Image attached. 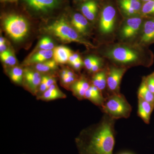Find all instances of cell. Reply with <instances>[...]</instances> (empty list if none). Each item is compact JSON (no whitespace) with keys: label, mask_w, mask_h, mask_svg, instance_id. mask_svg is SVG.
<instances>
[{"label":"cell","mask_w":154,"mask_h":154,"mask_svg":"<svg viewBox=\"0 0 154 154\" xmlns=\"http://www.w3.org/2000/svg\"><path fill=\"white\" fill-rule=\"evenodd\" d=\"M115 123L105 114L99 123L82 131L75 140L79 154H113Z\"/></svg>","instance_id":"1"},{"label":"cell","mask_w":154,"mask_h":154,"mask_svg":"<svg viewBox=\"0 0 154 154\" xmlns=\"http://www.w3.org/2000/svg\"><path fill=\"white\" fill-rule=\"evenodd\" d=\"M105 56L116 66L128 69L143 66H150L154 61L152 53L143 46L126 43L113 45L105 49Z\"/></svg>","instance_id":"2"},{"label":"cell","mask_w":154,"mask_h":154,"mask_svg":"<svg viewBox=\"0 0 154 154\" xmlns=\"http://www.w3.org/2000/svg\"><path fill=\"white\" fill-rule=\"evenodd\" d=\"M101 109L103 113L115 120L128 118L132 111L131 105L121 93L107 94Z\"/></svg>","instance_id":"3"},{"label":"cell","mask_w":154,"mask_h":154,"mask_svg":"<svg viewBox=\"0 0 154 154\" xmlns=\"http://www.w3.org/2000/svg\"><path fill=\"white\" fill-rule=\"evenodd\" d=\"M46 30L64 42H78L87 47H94L93 44L81 37L79 33L63 18L56 20L48 26Z\"/></svg>","instance_id":"4"},{"label":"cell","mask_w":154,"mask_h":154,"mask_svg":"<svg viewBox=\"0 0 154 154\" xmlns=\"http://www.w3.org/2000/svg\"><path fill=\"white\" fill-rule=\"evenodd\" d=\"M4 25L6 32L16 41L23 39L29 30L27 20L18 15H11L6 17L4 20Z\"/></svg>","instance_id":"5"},{"label":"cell","mask_w":154,"mask_h":154,"mask_svg":"<svg viewBox=\"0 0 154 154\" xmlns=\"http://www.w3.org/2000/svg\"><path fill=\"white\" fill-rule=\"evenodd\" d=\"M116 11L112 5H107L102 9L99 22V31L102 35H110L115 28Z\"/></svg>","instance_id":"6"},{"label":"cell","mask_w":154,"mask_h":154,"mask_svg":"<svg viewBox=\"0 0 154 154\" xmlns=\"http://www.w3.org/2000/svg\"><path fill=\"white\" fill-rule=\"evenodd\" d=\"M127 69L125 68L115 65L107 69V89L108 91L107 94L120 93L122 79Z\"/></svg>","instance_id":"7"},{"label":"cell","mask_w":154,"mask_h":154,"mask_svg":"<svg viewBox=\"0 0 154 154\" xmlns=\"http://www.w3.org/2000/svg\"><path fill=\"white\" fill-rule=\"evenodd\" d=\"M143 19L138 17H130L125 21L120 30V36L124 39H131L137 35L142 28Z\"/></svg>","instance_id":"8"},{"label":"cell","mask_w":154,"mask_h":154,"mask_svg":"<svg viewBox=\"0 0 154 154\" xmlns=\"http://www.w3.org/2000/svg\"><path fill=\"white\" fill-rule=\"evenodd\" d=\"M42 78L41 75L37 71L30 69L24 70L23 79L25 88L33 95L38 94Z\"/></svg>","instance_id":"9"},{"label":"cell","mask_w":154,"mask_h":154,"mask_svg":"<svg viewBox=\"0 0 154 154\" xmlns=\"http://www.w3.org/2000/svg\"><path fill=\"white\" fill-rule=\"evenodd\" d=\"M140 0H118L119 8L127 17H132L141 12L142 4Z\"/></svg>","instance_id":"10"},{"label":"cell","mask_w":154,"mask_h":154,"mask_svg":"<svg viewBox=\"0 0 154 154\" xmlns=\"http://www.w3.org/2000/svg\"><path fill=\"white\" fill-rule=\"evenodd\" d=\"M141 34L140 44L146 46L154 42V17L143 23Z\"/></svg>","instance_id":"11"},{"label":"cell","mask_w":154,"mask_h":154,"mask_svg":"<svg viewBox=\"0 0 154 154\" xmlns=\"http://www.w3.org/2000/svg\"><path fill=\"white\" fill-rule=\"evenodd\" d=\"M88 19L83 14H74L71 20L72 25L80 34L86 36L89 34V25Z\"/></svg>","instance_id":"12"},{"label":"cell","mask_w":154,"mask_h":154,"mask_svg":"<svg viewBox=\"0 0 154 154\" xmlns=\"http://www.w3.org/2000/svg\"><path fill=\"white\" fill-rule=\"evenodd\" d=\"M28 6L36 11L46 12L54 8L58 5L59 0H24Z\"/></svg>","instance_id":"13"},{"label":"cell","mask_w":154,"mask_h":154,"mask_svg":"<svg viewBox=\"0 0 154 154\" xmlns=\"http://www.w3.org/2000/svg\"><path fill=\"white\" fill-rule=\"evenodd\" d=\"M138 116L145 123L149 124L150 121L152 113L154 109V106L141 98L138 97Z\"/></svg>","instance_id":"14"},{"label":"cell","mask_w":154,"mask_h":154,"mask_svg":"<svg viewBox=\"0 0 154 154\" xmlns=\"http://www.w3.org/2000/svg\"><path fill=\"white\" fill-rule=\"evenodd\" d=\"M91 85L88 80L82 78L75 82L70 86V89L74 96L79 100H82L85 99L86 92Z\"/></svg>","instance_id":"15"},{"label":"cell","mask_w":154,"mask_h":154,"mask_svg":"<svg viewBox=\"0 0 154 154\" xmlns=\"http://www.w3.org/2000/svg\"><path fill=\"white\" fill-rule=\"evenodd\" d=\"M85 99H88L94 105L101 107L105 101V97L102 91L91 84L86 92Z\"/></svg>","instance_id":"16"},{"label":"cell","mask_w":154,"mask_h":154,"mask_svg":"<svg viewBox=\"0 0 154 154\" xmlns=\"http://www.w3.org/2000/svg\"><path fill=\"white\" fill-rule=\"evenodd\" d=\"M66 95L59 89L56 84L49 87L44 93L38 96V99L45 101L66 98Z\"/></svg>","instance_id":"17"},{"label":"cell","mask_w":154,"mask_h":154,"mask_svg":"<svg viewBox=\"0 0 154 154\" xmlns=\"http://www.w3.org/2000/svg\"><path fill=\"white\" fill-rule=\"evenodd\" d=\"M92 85L98 88L104 94L103 92H105L107 89V69H104L94 74L92 77Z\"/></svg>","instance_id":"18"},{"label":"cell","mask_w":154,"mask_h":154,"mask_svg":"<svg viewBox=\"0 0 154 154\" xmlns=\"http://www.w3.org/2000/svg\"><path fill=\"white\" fill-rule=\"evenodd\" d=\"M72 54L71 51L69 48L60 46L54 49L53 57L57 63H65L68 62L69 57Z\"/></svg>","instance_id":"19"},{"label":"cell","mask_w":154,"mask_h":154,"mask_svg":"<svg viewBox=\"0 0 154 154\" xmlns=\"http://www.w3.org/2000/svg\"><path fill=\"white\" fill-rule=\"evenodd\" d=\"M82 14L90 21H94L96 18L98 5L97 3L94 1H89L84 3L81 8Z\"/></svg>","instance_id":"20"},{"label":"cell","mask_w":154,"mask_h":154,"mask_svg":"<svg viewBox=\"0 0 154 154\" xmlns=\"http://www.w3.org/2000/svg\"><path fill=\"white\" fill-rule=\"evenodd\" d=\"M138 97L143 99L154 106V94L149 90L143 78L138 89Z\"/></svg>","instance_id":"21"},{"label":"cell","mask_w":154,"mask_h":154,"mask_svg":"<svg viewBox=\"0 0 154 154\" xmlns=\"http://www.w3.org/2000/svg\"><path fill=\"white\" fill-rule=\"evenodd\" d=\"M53 56V51H39L30 58V62L32 63H38L44 62L51 58Z\"/></svg>","instance_id":"22"},{"label":"cell","mask_w":154,"mask_h":154,"mask_svg":"<svg viewBox=\"0 0 154 154\" xmlns=\"http://www.w3.org/2000/svg\"><path fill=\"white\" fill-rule=\"evenodd\" d=\"M9 75L14 82L20 84L22 82L24 77V70L21 67L15 66L10 70Z\"/></svg>","instance_id":"23"},{"label":"cell","mask_w":154,"mask_h":154,"mask_svg":"<svg viewBox=\"0 0 154 154\" xmlns=\"http://www.w3.org/2000/svg\"><path fill=\"white\" fill-rule=\"evenodd\" d=\"M35 68L38 72H49L57 68V63L54 60H48L36 64Z\"/></svg>","instance_id":"24"},{"label":"cell","mask_w":154,"mask_h":154,"mask_svg":"<svg viewBox=\"0 0 154 154\" xmlns=\"http://www.w3.org/2000/svg\"><path fill=\"white\" fill-rule=\"evenodd\" d=\"M1 58L3 62L9 66H14L17 63L16 57L10 51L6 50L1 53Z\"/></svg>","instance_id":"25"},{"label":"cell","mask_w":154,"mask_h":154,"mask_svg":"<svg viewBox=\"0 0 154 154\" xmlns=\"http://www.w3.org/2000/svg\"><path fill=\"white\" fill-rule=\"evenodd\" d=\"M140 13L143 16L154 17V0L144 2L142 6Z\"/></svg>","instance_id":"26"},{"label":"cell","mask_w":154,"mask_h":154,"mask_svg":"<svg viewBox=\"0 0 154 154\" xmlns=\"http://www.w3.org/2000/svg\"><path fill=\"white\" fill-rule=\"evenodd\" d=\"M39 48L44 50H52L54 48V44L49 37H44L39 42Z\"/></svg>","instance_id":"27"},{"label":"cell","mask_w":154,"mask_h":154,"mask_svg":"<svg viewBox=\"0 0 154 154\" xmlns=\"http://www.w3.org/2000/svg\"><path fill=\"white\" fill-rule=\"evenodd\" d=\"M100 59V58L94 56H90L86 58L84 60V65L86 69L88 70L90 72L91 68L96 63L97 61Z\"/></svg>","instance_id":"28"},{"label":"cell","mask_w":154,"mask_h":154,"mask_svg":"<svg viewBox=\"0 0 154 154\" xmlns=\"http://www.w3.org/2000/svg\"><path fill=\"white\" fill-rule=\"evenodd\" d=\"M146 85L151 92L154 94V76L152 74L146 77H143Z\"/></svg>","instance_id":"29"},{"label":"cell","mask_w":154,"mask_h":154,"mask_svg":"<svg viewBox=\"0 0 154 154\" xmlns=\"http://www.w3.org/2000/svg\"><path fill=\"white\" fill-rule=\"evenodd\" d=\"M61 78L62 82L64 85L71 86L75 82L77 81V77H71L66 76Z\"/></svg>","instance_id":"30"},{"label":"cell","mask_w":154,"mask_h":154,"mask_svg":"<svg viewBox=\"0 0 154 154\" xmlns=\"http://www.w3.org/2000/svg\"><path fill=\"white\" fill-rule=\"evenodd\" d=\"M48 89V88L47 87L46 76H43V77H42V78L40 86H39L38 91H40V93H41V95H42Z\"/></svg>","instance_id":"31"},{"label":"cell","mask_w":154,"mask_h":154,"mask_svg":"<svg viewBox=\"0 0 154 154\" xmlns=\"http://www.w3.org/2000/svg\"><path fill=\"white\" fill-rule=\"evenodd\" d=\"M83 65V63L82 60V59H80L79 60L76 61L75 63L72 65V66L75 69L77 70H79L82 67V66Z\"/></svg>","instance_id":"32"},{"label":"cell","mask_w":154,"mask_h":154,"mask_svg":"<svg viewBox=\"0 0 154 154\" xmlns=\"http://www.w3.org/2000/svg\"><path fill=\"white\" fill-rule=\"evenodd\" d=\"M46 81H47V87L48 88V89L52 85L56 84V80L53 77L46 76Z\"/></svg>","instance_id":"33"},{"label":"cell","mask_w":154,"mask_h":154,"mask_svg":"<svg viewBox=\"0 0 154 154\" xmlns=\"http://www.w3.org/2000/svg\"><path fill=\"white\" fill-rule=\"evenodd\" d=\"M6 45L5 44L0 45V51L1 52H3L5 51L6 49Z\"/></svg>","instance_id":"34"},{"label":"cell","mask_w":154,"mask_h":154,"mask_svg":"<svg viewBox=\"0 0 154 154\" xmlns=\"http://www.w3.org/2000/svg\"><path fill=\"white\" fill-rule=\"evenodd\" d=\"M5 44V40L3 37H1L0 38V45Z\"/></svg>","instance_id":"35"},{"label":"cell","mask_w":154,"mask_h":154,"mask_svg":"<svg viewBox=\"0 0 154 154\" xmlns=\"http://www.w3.org/2000/svg\"><path fill=\"white\" fill-rule=\"evenodd\" d=\"M16 1H17V0H1L2 2H15Z\"/></svg>","instance_id":"36"},{"label":"cell","mask_w":154,"mask_h":154,"mask_svg":"<svg viewBox=\"0 0 154 154\" xmlns=\"http://www.w3.org/2000/svg\"><path fill=\"white\" fill-rule=\"evenodd\" d=\"M142 2H148V1H151V0H140Z\"/></svg>","instance_id":"37"},{"label":"cell","mask_w":154,"mask_h":154,"mask_svg":"<svg viewBox=\"0 0 154 154\" xmlns=\"http://www.w3.org/2000/svg\"><path fill=\"white\" fill-rule=\"evenodd\" d=\"M132 154L129 153H122V154Z\"/></svg>","instance_id":"38"},{"label":"cell","mask_w":154,"mask_h":154,"mask_svg":"<svg viewBox=\"0 0 154 154\" xmlns=\"http://www.w3.org/2000/svg\"><path fill=\"white\" fill-rule=\"evenodd\" d=\"M152 74L154 76V72H153L152 73Z\"/></svg>","instance_id":"39"},{"label":"cell","mask_w":154,"mask_h":154,"mask_svg":"<svg viewBox=\"0 0 154 154\" xmlns=\"http://www.w3.org/2000/svg\"><path fill=\"white\" fill-rule=\"evenodd\" d=\"M83 1H88V0H83Z\"/></svg>","instance_id":"40"},{"label":"cell","mask_w":154,"mask_h":154,"mask_svg":"<svg viewBox=\"0 0 154 154\" xmlns=\"http://www.w3.org/2000/svg\"><path fill=\"white\" fill-rule=\"evenodd\" d=\"M77 1H80V0H77Z\"/></svg>","instance_id":"41"}]
</instances>
